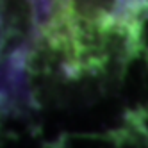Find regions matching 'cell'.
Wrapping results in <instances>:
<instances>
[{
  "label": "cell",
  "mask_w": 148,
  "mask_h": 148,
  "mask_svg": "<svg viewBox=\"0 0 148 148\" xmlns=\"http://www.w3.org/2000/svg\"><path fill=\"white\" fill-rule=\"evenodd\" d=\"M29 84V68L22 48L0 57V109L30 105Z\"/></svg>",
  "instance_id": "cell-1"
}]
</instances>
